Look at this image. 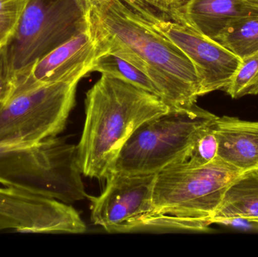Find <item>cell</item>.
I'll use <instances>...</instances> for the list:
<instances>
[{
	"label": "cell",
	"mask_w": 258,
	"mask_h": 257,
	"mask_svg": "<svg viewBox=\"0 0 258 257\" xmlns=\"http://www.w3.org/2000/svg\"><path fill=\"white\" fill-rule=\"evenodd\" d=\"M92 37L101 51L119 56L148 75L171 109L200 98V78L189 57L122 0H87Z\"/></svg>",
	"instance_id": "obj_1"
},
{
	"label": "cell",
	"mask_w": 258,
	"mask_h": 257,
	"mask_svg": "<svg viewBox=\"0 0 258 257\" xmlns=\"http://www.w3.org/2000/svg\"><path fill=\"white\" fill-rule=\"evenodd\" d=\"M170 109L159 97L123 80L101 74L86 94V119L77 145L83 175L106 179L133 133Z\"/></svg>",
	"instance_id": "obj_2"
},
{
	"label": "cell",
	"mask_w": 258,
	"mask_h": 257,
	"mask_svg": "<svg viewBox=\"0 0 258 257\" xmlns=\"http://www.w3.org/2000/svg\"><path fill=\"white\" fill-rule=\"evenodd\" d=\"M77 145L54 137L33 143H0V184L63 203L89 198Z\"/></svg>",
	"instance_id": "obj_3"
},
{
	"label": "cell",
	"mask_w": 258,
	"mask_h": 257,
	"mask_svg": "<svg viewBox=\"0 0 258 257\" xmlns=\"http://www.w3.org/2000/svg\"><path fill=\"white\" fill-rule=\"evenodd\" d=\"M217 116L197 104L170 109L143 124L122 147L111 173L156 175L186 159L200 128Z\"/></svg>",
	"instance_id": "obj_4"
},
{
	"label": "cell",
	"mask_w": 258,
	"mask_h": 257,
	"mask_svg": "<svg viewBox=\"0 0 258 257\" xmlns=\"http://www.w3.org/2000/svg\"><path fill=\"white\" fill-rule=\"evenodd\" d=\"M89 29L87 0H27L15 31L2 45L16 81L53 50Z\"/></svg>",
	"instance_id": "obj_5"
},
{
	"label": "cell",
	"mask_w": 258,
	"mask_h": 257,
	"mask_svg": "<svg viewBox=\"0 0 258 257\" xmlns=\"http://www.w3.org/2000/svg\"><path fill=\"white\" fill-rule=\"evenodd\" d=\"M242 170L217 157L207 165L176 163L156 174L153 213L172 214L213 224L224 193Z\"/></svg>",
	"instance_id": "obj_6"
},
{
	"label": "cell",
	"mask_w": 258,
	"mask_h": 257,
	"mask_svg": "<svg viewBox=\"0 0 258 257\" xmlns=\"http://www.w3.org/2000/svg\"><path fill=\"white\" fill-rule=\"evenodd\" d=\"M83 77L14 94L0 109V143H37L63 132Z\"/></svg>",
	"instance_id": "obj_7"
},
{
	"label": "cell",
	"mask_w": 258,
	"mask_h": 257,
	"mask_svg": "<svg viewBox=\"0 0 258 257\" xmlns=\"http://www.w3.org/2000/svg\"><path fill=\"white\" fill-rule=\"evenodd\" d=\"M129 6L189 57L200 78V97L225 90L239 68L240 58L187 25L161 18L141 6Z\"/></svg>",
	"instance_id": "obj_8"
},
{
	"label": "cell",
	"mask_w": 258,
	"mask_h": 257,
	"mask_svg": "<svg viewBox=\"0 0 258 257\" xmlns=\"http://www.w3.org/2000/svg\"><path fill=\"white\" fill-rule=\"evenodd\" d=\"M156 175L110 174L103 193L89 196L92 223L110 233H126L134 222L153 212Z\"/></svg>",
	"instance_id": "obj_9"
},
{
	"label": "cell",
	"mask_w": 258,
	"mask_h": 257,
	"mask_svg": "<svg viewBox=\"0 0 258 257\" xmlns=\"http://www.w3.org/2000/svg\"><path fill=\"white\" fill-rule=\"evenodd\" d=\"M101 54L104 53L98 48L89 29L36 62L24 76L17 79L14 94L77 75L86 76L92 72L94 61Z\"/></svg>",
	"instance_id": "obj_10"
},
{
	"label": "cell",
	"mask_w": 258,
	"mask_h": 257,
	"mask_svg": "<svg viewBox=\"0 0 258 257\" xmlns=\"http://www.w3.org/2000/svg\"><path fill=\"white\" fill-rule=\"evenodd\" d=\"M258 16V7L246 0H189L183 7L181 24L214 41L234 23Z\"/></svg>",
	"instance_id": "obj_11"
},
{
	"label": "cell",
	"mask_w": 258,
	"mask_h": 257,
	"mask_svg": "<svg viewBox=\"0 0 258 257\" xmlns=\"http://www.w3.org/2000/svg\"><path fill=\"white\" fill-rule=\"evenodd\" d=\"M215 134L218 158L242 172L258 167V121L218 116Z\"/></svg>",
	"instance_id": "obj_12"
},
{
	"label": "cell",
	"mask_w": 258,
	"mask_h": 257,
	"mask_svg": "<svg viewBox=\"0 0 258 257\" xmlns=\"http://www.w3.org/2000/svg\"><path fill=\"white\" fill-rule=\"evenodd\" d=\"M245 220L258 223V167L242 172L226 190L213 223Z\"/></svg>",
	"instance_id": "obj_13"
},
{
	"label": "cell",
	"mask_w": 258,
	"mask_h": 257,
	"mask_svg": "<svg viewBox=\"0 0 258 257\" xmlns=\"http://www.w3.org/2000/svg\"><path fill=\"white\" fill-rule=\"evenodd\" d=\"M92 72L107 74L162 98L160 90L148 75L132 63L112 53H104L97 57L92 65Z\"/></svg>",
	"instance_id": "obj_14"
},
{
	"label": "cell",
	"mask_w": 258,
	"mask_h": 257,
	"mask_svg": "<svg viewBox=\"0 0 258 257\" xmlns=\"http://www.w3.org/2000/svg\"><path fill=\"white\" fill-rule=\"evenodd\" d=\"M242 59L258 51V16L240 20L230 26L216 41Z\"/></svg>",
	"instance_id": "obj_15"
},
{
	"label": "cell",
	"mask_w": 258,
	"mask_h": 257,
	"mask_svg": "<svg viewBox=\"0 0 258 257\" xmlns=\"http://www.w3.org/2000/svg\"><path fill=\"white\" fill-rule=\"evenodd\" d=\"M209 225L201 220L172 214L151 213L134 222L127 232L147 230H182L190 232H206Z\"/></svg>",
	"instance_id": "obj_16"
},
{
	"label": "cell",
	"mask_w": 258,
	"mask_h": 257,
	"mask_svg": "<svg viewBox=\"0 0 258 257\" xmlns=\"http://www.w3.org/2000/svg\"><path fill=\"white\" fill-rule=\"evenodd\" d=\"M217 117L200 128L196 135L183 161L189 167L207 165L218 157V140L215 134Z\"/></svg>",
	"instance_id": "obj_17"
},
{
	"label": "cell",
	"mask_w": 258,
	"mask_h": 257,
	"mask_svg": "<svg viewBox=\"0 0 258 257\" xmlns=\"http://www.w3.org/2000/svg\"><path fill=\"white\" fill-rule=\"evenodd\" d=\"M224 91L233 99L258 95V51L241 59L237 71Z\"/></svg>",
	"instance_id": "obj_18"
},
{
	"label": "cell",
	"mask_w": 258,
	"mask_h": 257,
	"mask_svg": "<svg viewBox=\"0 0 258 257\" xmlns=\"http://www.w3.org/2000/svg\"><path fill=\"white\" fill-rule=\"evenodd\" d=\"M27 0H0V46L15 31Z\"/></svg>",
	"instance_id": "obj_19"
},
{
	"label": "cell",
	"mask_w": 258,
	"mask_h": 257,
	"mask_svg": "<svg viewBox=\"0 0 258 257\" xmlns=\"http://www.w3.org/2000/svg\"><path fill=\"white\" fill-rule=\"evenodd\" d=\"M127 5L146 8L161 18L181 24L183 7L189 0H122Z\"/></svg>",
	"instance_id": "obj_20"
},
{
	"label": "cell",
	"mask_w": 258,
	"mask_h": 257,
	"mask_svg": "<svg viewBox=\"0 0 258 257\" xmlns=\"http://www.w3.org/2000/svg\"><path fill=\"white\" fill-rule=\"evenodd\" d=\"M15 87L16 76L11 69L4 48L0 46V109L12 96Z\"/></svg>",
	"instance_id": "obj_21"
},
{
	"label": "cell",
	"mask_w": 258,
	"mask_h": 257,
	"mask_svg": "<svg viewBox=\"0 0 258 257\" xmlns=\"http://www.w3.org/2000/svg\"><path fill=\"white\" fill-rule=\"evenodd\" d=\"M246 1L258 7V0H246Z\"/></svg>",
	"instance_id": "obj_22"
}]
</instances>
